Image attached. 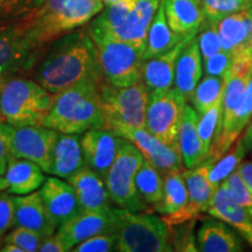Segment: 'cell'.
<instances>
[{
    "label": "cell",
    "instance_id": "obj_1",
    "mask_svg": "<svg viewBox=\"0 0 252 252\" xmlns=\"http://www.w3.org/2000/svg\"><path fill=\"white\" fill-rule=\"evenodd\" d=\"M34 70V81L50 94L84 80H105L88 30L72 31L52 42Z\"/></svg>",
    "mask_w": 252,
    "mask_h": 252
},
{
    "label": "cell",
    "instance_id": "obj_2",
    "mask_svg": "<svg viewBox=\"0 0 252 252\" xmlns=\"http://www.w3.org/2000/svg\"><path fill=\"white\" fill-rule=\"evenodd\" d=\"M102 81L84 80L55 94L42 125L61 133L76 134L94 128H108L99 94Z\"/></svg>",
    "mask_w": 252,
    "mask_h": 252
},
{
    "label": "cell",
    "instance_id": "obj_3",
    "mask_svg": "<svg viewBox=\"0 0 252 252\" xmlns=\"http://www.w3.org/2000/svg\"><path fill=\"white\" fill-rule=\"evenodd\" d=\"M104 7L103 0H43L20 23L40 46L46 47L87 25Z\"/></svg>",
    "mask_w": 252,
    "mask_h": 252
},
{
    "label": "cell",
    "instance_id": "obj_4",
    "mask_svg": "<svg viewBox=\"0 0 252 252\" xmlns=\"http://www.w3.org/2000/svg\"><path fill=\"white\" fill-rule=\"evenodd\" d=\"M54 94L20 75L0 76V113L12 126L42 125Z\"/></svg>",
    "mask_w": 252,
    "mask_h": 252
},
{
    "label": "cell",
    "instance_id": "obj_5",
    "mask_svg": "<svg viewBox=\"0 0 252 252\" xmlns=\"http://www.w3.org/2000/svg\"><path fill=\"white\" fill-rule=\"evenodd\" d=\"M115 232L117 251L171 252L174 251L171 231L165 220L151 214L115 208Z\"/></svg>",
    "mask_w": 252,
    "mask_h": 252
},
{
    "label": "cell",
    "instance_id": "obj_6",
    "mask_svg": "<svg viewBox=\"0 0 252 252\" xmlns=\"http://www.w3.org/2000/svg\"><path fill=\"white\" fill-rule=\"evenodd\" d=\"M144 160L143 153L133 143L118 135L117 154L105 178L110 200L117 207L135 213L147 208L134 182L135 173Z\"/></svg>",
    "mask_w": 252,
    "mask_h": 252
},
{
    "label": "cell",
    "instance_id": "obj_7",
    "mask_svg": "<svg viewBox=\"0 0 252 252\" xmlns=\"http://www.w3.org/2000/svg\"><path fill=\"white\" fill-rule=\"evenodd\" d=\"M93 40L100 70L106 82L116 87H128L141 80V65L146 46L108 37Z\"/></svg>",
    "mask_w": 252,
    "mask_h": 252
},
{
    "label": "cell",
    "instance_id": "obj_8",
    "mask_svg": "<svg viewBox=\"0 0 252 252\" xmlns=\"http://www.w3.org/2000/svg\"><path fill=\"white\" fill-rule=\"evenodd\" d=\"M99 94L108 128L113 125L145 127L150 93L143 81L128 87H116L103 80L99 83Z\"/></svg>",
    "mask_w": 252,
    "mask_h": 252
},
{
    "label": "cell",
    "instance_id": "obj_9",
    "mask_svg": "<svg viewBox=\"0 0 252 252\" xmlns=\"http://www.w3.org/2000/svg\"><path fill=\"white\" fill-rule=\"evenodd\" d=\"M187 102L174 88L151 93L146 106L145 128L173 149H179V132Z\"/></svg>",
    "mask_w": 252,
    "mask_h": 252
},
{
    "label": "cell",
    "instance_id": "obj_10",
    "mask_svg": "<svg viewBox=\"0 0 252 252\" xmlns=\"http://www.w3.org/2000/svg\"><path fill=\"white\" fill-rule=\"evenodd\" d=\"M43 52L20 21L0 26V76L33 70Z\"/></svg>",
    "mask_w": 252,
    "mask_h": 252
},
{
    "label": "cell",
    "instance_id": "obj_11",
    "mask_svg": "<svg viewBox=\"0 0 252 252\" xmlns=\"http://www.w3.org/2000/svg\"><path fill=\"white\" fill-rule=\"evenodd\" d=\"M59 132L45 125L12 126L9 128V150L12 156L27 159L50 174L53 152Z\"/></svg>",
    "mask_w": 252,
    "mask_h": 252
},
{
    "label": "cell",
    "instance_id": "obj_12",
    "mask_svg": "<svg viewBox=\"0 0 252 252\" xmlns=\"http://www.w3.org/2000/svg\"><path fill=\"white\" fill-rule=\"evenodd\" d=\"M215 162L212 158H208L193 168L184 169V178L188 190V203L180 212L163 216L162 220L168 228L196 220L201 213H208L212 197L216 190L209 181V172Z\"/></svg>",
    "mask_w": 252,
    "mask_h": 252
},
{
    "label": "cell",
    "instance_id": "obj_13",
    "mask_svg": "<svg viewBox=\"0 0 252 252\" xmlns=\"http://www.w3.org/2000/svg\"><path fill=\"white\" fill-rule=\"evenodd\" d=\"M110 130L133 143L143 153L145 159L149 160L162 175L173 169H184L180 151L162 143L145 127L113 125Z\"/></svg>",
    "mask_w": 252,
    "mask_h": 252
},
{
    "label": "cell",
    "instance_id": "obj_14",
    "mask_svg": "<svg viewBox=\"0 0 252 252\" xmlns=\"http://www.w3.org/2000/svg\"><path fill=\"white\" fill-rule=\"evenodd\" d=\"M115 208L110 207L102 212H82L59 226L56 235L61 238L63 244L72 250L81 242L102 232L115 231Z\"/></svg>",
    "mask_w": 252,
    "mask_h": 252
},
{
    "label": "cell",
    "instance_id": "obj_15",
    "mask_svg": "<svg viewBox=\"0 0 252 252\" xmlns=\"http://www.w3.org/2000/svg\"><path fill=\"white\" fill-rule=\"evenodd\" d=\"M84 162L105 181L118 149V135L110 128L88 130L81 137Z\"/></svg>",
    "mask_w": 252,
    "mask_h": 252
},
{
    "label": "cell",
    "instance_id": "obj_16",
    "mask_svg": "<svg viewBox=\"0 0 252 252\" xmlns=\"http://www.w3.org/2000/svg\"><path fill=\"white\" fill-rule=\"evenodd\" d=\"M39 193L58 228L82 212L72 186L58 176L46 178Z\"/></svg>",
    "mask_w": 252,
    "mask_h": 252
},
{
    "label": "cell",
    "instance_id": "obj_17",
    "mask_svg": "<svg viewBox=\"0 0 252 252\" xmlns=\"http://www.w3.org/2000/svg\"><path fill=\"white\" fill-rule=\"evenodd\" d=\"M14 203V226H24L42 236L55 234L56 222L50 215L39 191L27 195H12Z\"/></svg>",
    "mask_w": 252,
    "mask_h": 252
},
{
    "label": "cell",
    "instance_id": "obj_18",
    "mask_svg": "<svg viewBox=\"0 0 252 252\" xmlns=\"http://www.w3.org/2000/svg\"><path fill=\"white\" fill-rule=\"evenodd\" d=\"M35 162L12 156L5 174L0 175V191L12 195H27L40 189L46 176Z\"/></svg>",
    "mask_w": 252,
    "mask_h": 252
},
{
    "label": "cell",
    "instance_id": "obj_19",
    "mask_svg": "<svg viewBox=\"0 0 252 252\" xmlns=\"http://www.w3.org/2000/svg\"><path fill=\"white\" fill-rule=\"evenodd\" d=\"M191 39H184L168 52L145 60L141 65V81L149 93L165 91L173 88L175 78V67L181 50Z\"/></svg>",
    "mask_w": 252,
    "mask_h": 252
},
{
    "label": "cell",
    "instance_id": "obj_20",
    "mask_svg": "<svg viewBox=\"0 0 252 252\" xmlns=\"http://www.w3.org/2000/svg\"><path fill=\"white\" fill-rule=\"evenodd\" d=\"M167 23L179 35L193 39L204 20L201 0H162Z\"/></svg>",
    "mask_w": 252,
    "mask_h": 252
},
{
    "label": "cell",
    "instance_id": "obj_21",
    "mask_svg": "<svg viewBox=\"0 0 252 252\" xmlns=\"http://www.w3.org/2000/svg\"><path fill=\"white\" fill-rule=\"evenodd\" d=\"M67 181L74 188L82 210L102 212L111 207L105 181L87 165Z\"/></svg>",
    "mask_w": 252,
    "mask_h": 252
},
{
    "label": "cell",
    "instance_id": "obj_22",
    "mask_svg": "<svg viewBox=\"0 0 252 252\" xmlns=\"http://www.w3.org/2000/svg\"><path fill=\"white\" fill-rule=\"evenodd\" d=\"M252 119V75L248 82V86L245 88L241 99L236 106L234 115L228 127L224 131L217 134L214 139V143L210 149L209 157L213 160L220 159L224 156L230 147L235 144V141L241 137L249 123ZM207 158V159H208Z\"/></svg>",
    "mask_w": 252,
    "mask_h": 252
},
{
    "label": "cell",
    "instance_id": "obj_23",
    "mask_svg": "<svg viewBox=\"0 0 252 252\" xmlns=\"http://www.w3.org/2000/svg\"><path fill=\"white\" fill-rule=\"evenodd\" d=\"M208 213L235 228L252 247V219L247 210L229 196L224 184L220 185L214 193Z\"/></svg>",
    "mask_w": 252,
    "mask_h": 252
},
{
    "label": "cell",
    "instance_id": "obj_24",
    "mask_svg": "<svg viewBox=\"0 0 252 252\" xmlns=\"http://www.w3.org/2000/svg\"><path fill=\"white\" fill-rule=\"evenodd\" d=\"M202 58L197 37L189 40L178 58L175 67L174 89L187 100L190 99L195 88L202 77Z\"/></svg>",
    "mask_w": 252,
    "mask_h": 252
},
{
    "label": "cell",
    "instance_id": "obj_25",
    "mask_svg": "<svg viewBox=\"0 0 252 252\" xmlns=\"http://www.w3.org/2000/svg\"><path fill=\"white\" fill-rule=\"evenodd\" d=\"M86 166L81 147V137L76 133L59 132L53 152L50 174L68 180Z\"/></svg>",
    "mask_w": 252,
    "mask_h": 252
},
{
    "label": "cell",
    "instance_id": "obj_26",
    "mask_svg": "<svg viewBox=\"0 0 252 252\" xmlns=\"http://www.w3.org/2000/svg\"><path fill=\"white\" fill-rule=\"evenodd\" d=\"M222 50L232 56L250 50L251 21L249 9L230 14L216 23Z\"/></svg>",
    "mask_w": 252,
    "mask_h": 252
},
{
    "label": "cell",
    "instance_id": "obj_27",
    "mask_svg": "<svg viewBox=\"0 0 252 252\" xmlns=\"http://www.w3.org/2000/svg\"><path fill=\"white\" fill-rule=\"evenodd\" d=\"M197 250L202 252H241L243 243L225 222L206 220L196 235Z\"/></svg>",
    "mask_w": 252,
    "mask_h": 252
},
{
    "label": "cell",
    "instance_id": "obj_28",
    "mask_svg": "<svg viewBox=\"0 0 252 252\" xmlns=\"http://www.w3.org/2000/svg\"><path fill=\"white\" fill-rule=\"evenodd\" d=\"M184 39H187V37L179 35L169 27L168 23H167L165 8H163L161 0L152 19V23L150 25L149 32H147L144 61L168 52V50L174 48Z\"/></svg>",
    "mask_w": 252,
    "mask_h": 252
},
{
    "label": "cell",
    "instance_id": "obj_29",
    "mask_svg": "<svg viewBox=\"0 0 252 252\" xmlns=\"http://www.w3.org/2000/svg\"><path fill=\"white\" fill-rule=\"evenodd\" d=\"M198 116L200 115L193 106L186 105L179 132V149L182 162L187 168H193L204 161L200 137L197 133Z\"/></svg>",
    "mask_w": 252,
    "mask_h": 252
},
{
    "label": "cell",
    "instance_id": "obj_30",
    "mask_svg": "<svg viewBox=\"0 0 252 252\" xmlns=\"http://www.w3.org/2000/svg\"><path fill=\"white\" fill-rule=\"evenodd\" d=\"M188 190L184 178V169H173L163 175V194L154 208L163 216L172 215L187 206Z\"/></svg>",
    "mask_w": 252,
    "mask_h": 252
},
{
    "label": "cell",
    "instance_id": "obj_31",
    "mask_svg": "<svg viewBox=\"0 0 252 252\" xmlns=\"http://www.w3.org/2000/svg\"><path fill=\"white\" fill-rule=\"evenodd\" d=\"M135 187L141 198L147 204L156 208L162 198L163 176L158 169L145 159L143 165L134 176Z\"/></svg>",
    "mask_w": 252,
    "mask_h": 252
},
{
    "label": "cell",
    "instance_id": "obj_32",
    "mask_svg": "<svg viewBox=\"0 0 252 252\" xmlns=\"http://www.w3.org/2000/svg\"><path fill=\"white\" fill-rule=\"evenodd\" d=\"M226 78L212 76V75H206L203 78H201L189 99L198 115L206 112L217 100L222 98Z\"/></svg>",
    "mask_w": 252,
    "mask_h": 252
},
{
    "label": "cell",
    "instance_id": "obj_33",
    "mask_svg": "<svg viewBox=\"0 0 252 252\" xmlns=\"http://www.w3.org/2000/svg\"><path fill=\"white\" fill-rule=\"evenodd\" d=\"M241 137L235 141V146L230 147L226 151L225 156H222L217 161L214 163L209 172V181L215 189L220 187L226 180V178L232 172L237 169L239 163L243 161L245 154H247Z\"/></svg>",
    "mask_w": 252,
    "mask_h": 252
},
{
    "label": "cell",
    "instance_id": "obj_34",
    "mask_svg": "<svg viewBox=\"0 0 252 252\" xmlns=\"http://www.w3.org/2000/svg\"><path fill=\"white\" fill-rule=\"evenodd\" d=\"M220 116H222V98L217 100L206 112L198 116L197 133L200 137L204 160L209 157L210 149H212L214 139H215L216 132L219 130Z\"/></svg>",
    "mask_w": 252,
    "mask_h": 252
},
{
    "label": "cell",
    "instance_id": "obj_35",
    "mask_svg": "<svg viewBox=\"0 0 252 252\" xmlns=\"http://www.w3.org/2000/svg\"><path fill=\"white\" fill-rule=\"evenodd\" d=\"M43 0H0V26L24 20L36 11Z\"/></svg>",
    "mask_w": 252,
    "mask_h": 252
},
{
    "label": "cell",
    "instance_id": "obj_36",
    "mask_svg": "<svg viewBox=\"0 0 252 252\" xmlns=\"http://www.w3.org/2000/svg\"><path fill=\"white\" fill-rule=\"evenodd\" d=\"M206 19L210 23H219L220 19L230 14L249 9L252 2L245 0H201Z\"/></svg>",
    "mask_w": 252,
    "mask_h": 252
},
{
    "label": "cell",
    "instance_id": "obj_37",
    "mask_svg": "<svg viewBox=\"0 0 252 252\" xmlns=\"http://www.w3.org/2000/svg\"><path fill=\"white\" fill-rule=\"evenodd\" d=\"M223 184L225 185L229 196L247 210L252 219V194L237 169L232 172Z\"/></svg>",
    "mask_w": 252,
    "mask_h": 252
},
{
    "label": "cell",
    "instance_id": "obj_38",
    "mask_svg": "<svg viewBox=\"0 0 252 252\" xmlns=\"http://www.w3.org/2000/svg\"><path fill=\"white\" fill-rule=\"evenodd\" d=\"M197 43L202 61H206L207 59L212 58L213 55L217 54V53L222 50L216 24L210 23L207 19L204 20L203 25L201 26L200 31H198Z\"/></svg>",
    "mask_w": 252,
    "mask_h": 252
},
{
    "label": "cell",
    "instance_id": "obj_39",
    "mask_svg": "<svg viewBox=\"0 0 252 252\" xmlns=\"http://www.w3.org/2000/svg\"><path fill=\"white\" fill-rule=\"evenodd\" d=\"M43 239L45 238L33 230L24 228V226H15L14 230H12L7 236H5L2 242L18 245L25 252H35L39 251Z\"/></svg>",
    "mask_w": 252,
    "mask_h": 252
},
{
    "label": "cell",
    "instance_id": "obj_40",
    "mask_svg": "<svg viewBox=\"0 0 252 252\" xmlns=\"http://www.w3.org/2000/svg\"><path fill=\"white\" fill-rule=\"evenodd\" d=\"M75 252H110L117 251V234L115 231L102 232L81 242L72 248Z\"/></svg>",
    "mask_w": 252,
    "mask_h": 252
},
{
    "label": "cell",
    "instance_id": "obj_41",
    "mask_svg": "<svg viewBox=\"0 0 252 252\" xmlns=\"http://www.w3.org/2000/svg\"><path fill=\"white\" fill-rule=\"evenodd\" d=\"M232 64V55L229 53L220 50L212 58L203 61V68L206 75L220 76L226 78L229 76L230 69Z\"/></svg>",
    "mask_w": 252,
    "mask_h": 252
},
{
    "label": "cell",
    "instance_id": "obj_42",
    "mask_svg": "<svg viewBox=\"0 0 252 252\" xmlns=\"http://www.w3.org/2000/svg\"><path fill=\"white\" fill-rule=\"evenodd\" d=\"M14 226V203L12 194L0 191V243L6 232Z\"/></svg>",
    "mask_w": 252,
    "mask_h": 252
},
{
    "label": "cell",
    "instance_id": "obj_43",
    "mask_svg": "<svg viewBox=\"0 0 252 252\" xmlns=\"http://www.w3.org/2000/svg\"><path fill=\"white\" fill-rule=\"evenodd\" d=\"M9 128L11 124L0 118V175H4L12 153L9 150Z\"/></svg>",
    "mask_w": 252,
    "mask_h": 252
},
{
    "label": "cell",
    "instance_id": "obj_44",
    "mask_svg": "<svg viewBox=\"0 0 252 252\" xmlns=\"http://www.w3.org/2000/svg\"><path fill=\"white\" fill-rule=\"evenodd\" d=\"M41 252H67L68 249L63 244L61 238L58 235H52L49 237L45 238L41 243L39 249Z\"/></svg>",
    "mask_w": 252,
    "mask_h": 252
},
{
    "label": "cell",
    "instance_id": "obj_45",
    "mask_svg": "<svg viewBox=\"0 0 252 252\" xmlns=\"http://www.w3.org/2000/svg\"><path fill=\"white\" fill-rule=\"evenodd\" d=\"M237 171L252 194V159L242 161L237 167Z\"/></svg>",
    "mask_w": 252,
    "mask_h": 252
},
{
    "label": "cell",
    "instance_id": "obj_46",
    "mask_svg": "<svg viewBox=\"0 0 252 252\" xmlns=\"http://www.w3.org/2000/svg\"><path fill=\"white\" fill-rule=\"evenodd\" d=\"M241 139L247 152H252V119L245 127L243 135H241Z\"/></svg>",
    "mask_w": 252,
    "mask_h": 252
},
{
    "label": "cell",
    "instance_id": "obj_47",
    "mask_svg": "<svg viewBox=\"0 0 252 252\" xmlns=\"http://www.w3.org/2000/svg\"><path fill=\"white\" fill-rule=\"evenodd\" d=\"M1 252H25L23 249L19 248L18 245L12 243H4L1 248H0Z\"/></svg>",
    "mask_w": 252,
    "mask_h": 252
},
{
    "label": "cell",
    "instance_id": "obj_48",
    "mask_svg": "<svg viewBox=\"0 0 252 252\" xmlns=\"http://www.w3.org/2000/svg\"><path fill=\"white\" fill-rule=\"evenodd\" d=\"M249 12H250V21H251V41H250V50L252 53V6L249 8Z\"/></svg>",
    "mask_w": 252,
    "mask_h": 252
},
{
    "label": "cell",
    "instance_id": "obj_49",
    "mask_svg": "<svg viewBox=\"0 0 252 252\" xmlns=\"http://www.w3.org/2000/svg\"><path fill=\"white\" fill-rule=\"evenodd\" d=\"M118 0H103V2H104V5H111V4H113V2H117Z\"/></svg>",
    "mask_w": 252,
    "mask_h": 252
},
{
    "label": "cell",
    "instance_id": "obj_50",
    "mask_svg": "<svg viewBox=\"0 0 252 252\" xmlns=\"http://www.w3.org/2000/svg\"><path fill=\"white\" fill-rule=\"evenodd\" d=\"M245 1H249V2H252V0H245Z\"/></svg>",
    "mask_w": 252,
    "mask_h": 252
},
{
    "label": "cell",
    "instance_id": "obj_51",
    "mask_svg": "<svg viewBox=\"0 0 252 252\" xmlns=\"http://www.w3.org/2000/svg\"><path fill=\"white\" fill-rule=\"evenodd\" d=\"M0 118H1V113H0Z\"/></svg>",
    "mask_w": 252,
    "mask_h": 252
}]
</instances>
